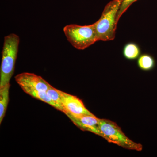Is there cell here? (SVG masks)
I'll return each mask as SVG.
<instances>
[{
	"mask_svg": "<svg viewBox=\"0 0 157 157\" xmlns=\"http://www.w3.org/2000/svg\"><path fill=\"white\" fill-rule=\"evenodd\" d=\"M19 42V37L16 34L11 33L5 37L0 69V88L10 84L14 73Z\"/></svg>",
	"mask_w": 157,
	"mask_h": 157,
	"instance_id": "cell-1",
	"label": "cell"
},
{
	"mask_svg": "<svg viewBox=\"0 0 157 157\" xmlns=\"http://www.w3.org/2000/svg\"><path fill=\"white\" fill-rule=\"evenodd\" d=\"M123 0H113L107 4L101 17L94 23L98 41L114 40L117 24V16Z\"/></svg>",
	"mask_w": 157,
	"mask_h": 157,
	"instance_id": "cell-2",
	"label": "cell"
},
{
	"mask_svg": "<svg viewBox=\"0 0 157 157\" xmlns=\"http://www.w3.org/2000/svg\"><path fill=\"white\" fill-rule=\"evenodd\" d=\"M99 126L102 137L107 142L113 143L123 148L141 151L143 146L127 137L121 127L114 122L106 119H99Z\"/></svg>",
	"mask_w": 157,
	"mask_h": 157,
	"instance_id": "cell-3",
	"label": "cell"
},
{
	"mask_svg": "<svg viewBox=\"0 0 157 157\" xmlns=\"http://www.w3.org/2000/svg\"><path fill=\"white\" fill-rule=\"evenodd\" d=\"M63 31L68 41L78 50H84L98 41L94 23L84 26L69 25L64 27Z\"/></svg>",
	"mask_w": 157,
	"mask_h": 157,
	"instance_id": "cell-4",
	"label": "cell"
},
{
	"mask_svg": "<svg viewBox=\"0 0 157 157\" xmlns=\"http://www.w3.org/2000/svg\"><path fill=\"white\" fill-rule=\"evenodd\" d=\"M15 81L25 92L32 91H47L51 86L41 76L34 73H23L15 77Z\"/></svg>",
	"mask_w": 157,
	"mask_h": 157,
	"instance_id": "cell-5",
	"label": "cell"
},
{
	"mask_svg": "<svg viewBox=\"0 0 157 157\" xmlns=\"http://www.w3.org/2000/svg\"><path fill=\"white\" fill-rule=\"evenodd\" d=\"M61 97L65 114L73 115H94L86 107L83 102L76 96L58 90Z\"/></svg>",
	"mask_w": 157,
	"mask_h": 157,
	"instance_id": "cell-6",
	"label": "cell"
},
{
	"mask_svg": "<svg viewBox=\"0 0 157 157\" xmlns=\"http://www.w3.org/2000/svg\"><path fill=\"white\" fill-rule=\"evenodd\" d=\"M73 124L83 131H87L102 137L99 126V119L95 115L67 114Z\"/></svg>",
	"mask_w": 157,
	"mask_h": 157,
	"instance_id": "cell-7",
	"label": "cell"
},
{
	"mask_svg": "<svg viewBox=\"0 0 157 157\" xmlns=\"http://www.w3.org/2000/svg\"><path fill=\"white\" fill-rule=\"evenodd\" d=\"M140 46L135 42H128L125 44L123 48L122 54L124 57L130 61L137 59L141 55Z\"/></svg>",
	"mask_w": 157,
	"mask_h": 157,
	"instance_id": "cell-8",
	"label": "cell"
},
{
	"mask_svg": "<svg viewBox=\"0 0 157 157\" xmlns=\"http://www.w3.org/2000/svg\"><path fill=\"white\" fill-rule=\"evenodd\" d=\"M138 68L143 71L148 72L153 70L156 66V61L152 56L148 53H143L137 59Z\"/></svg>",
	"mask_w": 157,
	"mask_h": 157,
	"instance_id": "cell-9",
	"label": "cell"
},
{
	"mask_svg": "<svg viewBox=\"0 0 157 157\" xmlns=\"http://www.w3.org/2000/svg\"><path fill=\"white\" fill-rule=\"evenodd\" d=\"M10 84L0 88V124L6 115L9 101V92Z\"/></svg>",
	"mask_w": 157,
	"mask_h": 157,
	"instance_id": "cell-10",
	"label": "cell"
},
{
	"mask_svg": "<svg viewBox=\"0 0 157 157\" xmlns=\"http://www.w3.org/2000/svg\"><path fill=\"white\" fill-rule=\"evenodd\" d=\"M46 93L52 101L57 105L59 107V110L64 113H66V110L63 106L61 97L59 92L58 90L55 88L51 86L46 91Z\"/></svg>",
	"mask_w": 157,
	"mask_h": 157,
	"instance_id": "cell-11",
	"label": "cell"
},
{
	"mask_svg": "<svg viewBox=\"0 0 157 157\" xmlns=\"http://www.w3.org/2000/svg\"><path fill=\"white\" fill-rule=\"evenodd\" d=\"M29 95L32 96L33 98H36L38 100L45 102L46 104H48L52 106L56 109L59 110V107L55 103H54L52 101L51 99L49 98L47 93L45 91H32L27 93Z\"/></svg>",
	"mask_w": 157,
	"mask_h": 157,
	"instance_id": "cell-12",
	"label": "cell"
},
{
	"mask_svg": "<svg viewBox=\"0 0 157 157\" xmlns=\"http://www.w3.org/2000/svg\"><path fill=\"white\" fill-rule=\"evenodd\" d=\"M137 0H123L121 4L120 8L118 12L117 16V21H118L119 20L123 14L127 11L131 5L133 3L135 2Z\"/></svg>",
	"mask_w": 157,
	"mask_h": 157,
	"instance_id": "cell-13",
	"label": "cell"
}]
</instances>
